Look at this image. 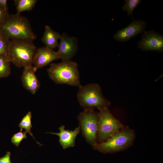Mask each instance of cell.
<instances>
[{
	"label": "cell",
	"mask_w": 163,
	"mask_h": 163,
	"mask_svg": "<svg viewBox=\"0 0 163 163\" xmlns=\"http://www.w3.org/2000/svg\"><path fill=\"white\" fill-rule=\"evenodd\" d=\"M0 33L10 40L33 41L37 37L28 19L17 13L9 14L0 24Z\"/></svg>",
	"instance_id": "6da1fadb"
},
{
	"label": "cell",
	"mask_w": 163,
	"mask_h": 163,
	"mask_svg": "<svg viewBox=\"0 0 163 163\" xmlns=\"http://www.w3.org/2000/svg\"><path fill=\"white\" fill-rule=\"evenodd\" d=\"M78 64L71 60L51 63L47 69L50 78L57 84L79 87L81 85Z\"/></svg>",
	"instance_id": "7a4b0ae2"
},
{
	"label": "cell",
	"mask_w": 163,
	"mask_h": 163,
	"mask_svg": "<svg viewBox=\"0 0 163 163\" xmlns=\"http://www.w3.org/2000/svg\"><path fill=\"white\" fill-rule=\"evenodd\" d=\"M36 47L33 41L10 40L6 53L11 63L18 68L33 66Z\"/></svg>",
	"instance_id": "3957f363"
},
{
	"label": "cell",
	"mask_w": 163,
	"mask_h": 163,
	"mask_svg": "<svg viewBox=\"0 0 163 163\" xmlns=\"http://www.w3.org/2000/svg\"><path fill=\"white\" fill-rule=\"evenodd\" d=\"M77 94L80 105L84 110L108 108L111 102L103 96L101 87L97 83L81 85Z\"/></svg>",
	"instance_id": "277c9868"
},
{
	"label": "cell",
	"mask_w": 163,
	"mask_h": 163,
	"mask_svg": "<svg viewBox=\"0 0 163 163\" xmlns=\"http://www.w3.org/2000/svg\"><path fill=\"white\" fill-rule=\"evenodd\" d=\"M135 138V134L133 130L128 126L124 127L105 142L97 143L93 148L105 154L121 151L131 146Z\"/></svg>",
	"instance_id": "5b68a950"
},
{
	"label": "cell",
	"mask_w": 163,
	"mask_h": 163,
	"mask_svg": "<svg viewBox=\"0 0 163 163\" xmlns=\"http://www.w3.org/2000/svg\"><path fill=\"white\" fill-rule=\"evenodd\" d=\"M77 117L83 136L93 148L97 143L96 139L99 123L98 112L94 109L84 110Z\"/></svg>",
	"instance_id": "8992f818"
},
{
	"label": "cell",
	"mask_w": 163,
	"mask_h": 163,
	"mask_svg": "<svg viewBox=\"0 0 163 163\" xmlns=\"http://www.w3.org/2000/svg\"><path fill=\"white\" fill-rule=\"evenodd\" d=\"M99 110V123L96 140L97 143H101L124 126L113 116L108 108Z\"/></svg>",
	"instance_id": "52a82bcc"
},
{
	"label": "cell",
	"mask_w": 163,
	"mask_h": 163,
	"mask_svg": "<svg viewBox=\"0 0 163 163\" xmlns=\"http://www.w3.org/2000/svg\"><path fill=\"white\" fill-rule=\"evenodd\" d=\"M59 40L57 51L59 59L62 61L71 60L78 50L77 39L64 33L61 35Z\"/></svg>",
	"instance_id": "ba28073f"
},
{
	"label": "cell",
	"mask_w": 163,
	"mask_h": 163,
	"mask_svg": "<svg viewBox=\"0 0 163 163\" xmlns=\"http://www.w3.org/2000/svg\"><path fill=\"white\" fill-rule=\"evenodd\" d=\"M138 47L143 51H163V36L153 30L144 31Z\"/></svg>",
	"instance_id": "9c48e42d"
},
{
	"label": "cell",
	"mask_w": 163,
	"mask_h": 163,
	"mask_svg": "<svg viewBox=\"0 0 163 163\" xmlns=\"http://www.w3.org/2000/svg\"><path fill=\"white\" fill-rule=\"evenodd\" d=\"M147 25L145 21L140 19L134 20L126 27L118 30L114 35L117 41L125 42L143 33Z\"/></svg>",
	"instance_id": "30bf717a"
},
{
	"label": "cell",
	"mask_w": 163,
	"mask_h": 163,
	"mask_svg": "<svg viewBox=\"0 0 163 163\" xmlns=\"http://www.w3.org/2000/svg\"><path fill=\"white\" fill-rule=\"evenodd\" d=\"M58 59L57 51L46 46L40 47L36 49L33 66L37 70Z\"/></svg>",
	"instance_id": "8fae6325"
},
{
	"label": "cell",
	"mask_w": 163,
	"mask_h": 163,
	"mask_svg": "<svg viewBox=\"0 0 163 163\" xmlns=\"http://www.w3.org/2000/svg\"><path fill=\"white\" fill-rule=\"evenodd\" d=\"M37 70L33 66L25 67L21 77L23 86L32 94H35L40 86L35 73Z\"/></svg>",
	"instance_id": "7c38bea8"
},
{
	"label": "cell",
	"mask_w": 163,
	"mask_h": 163,
	"mask_svg": "<svg viewBox=\"0 0 163 163\" xmlns=\"http://www.w3.org/2000/svg\"><path fill=\"white\" fill-rule=\"evenodd\" d=\"M65 128L64 126L62 125L59 128V132L47 133L56 135L59 137V143L64 149L75 146V139L81 130L79 126L74 130L66 129Z\"/></svg>",
	"instance_id": "4fadbf2b"
},
{
	"label": "cell",
	"mask_w": 163,
	"mask_h": 163,
	"mask_svg": "<svg viewBox=\"0 0 163 163\" xmlns=\"http://www.w3.org/2000/svg\"><path fill=\"white\" fill-rule=\"evenodd\" d=\"M60 35L59 33L53 30L50 26L46 25L41 40L45 46L53 49L58 47V40Z\"/></svg>",
	"instance_id": "5bb4252c"
},
{
	"label": "cell",
	"mask_w": 163,
	"mask_h": 163,
	"mask_svg": "<svg viewBox=\"0 0 163 163\" xmlns=\"http://www.w3.org/2000/svg\"><path fill=\"white\" fill-rule=\"evenodd\" d=\"M17 14H20L22 12L32 10L37 2V0H14Z\"/></svg>",
	"instance_id": "9a60e30c"
},
{
	"label": "cell",
	"mask_w": 163,
	"mask_h": 163,
	"mask_svg": "<svg viewBox=\"0 0 163 163\" xmlns=\"http://www.w3.org/2000/svg\"><path fill=\"white\" fill-rule=\"evenodd\" d=\"M10 64L6 53L0 55V79L8 77L11 74Z\"/></svg>",
	"instance_id": "2e32d148"
},
{
	"label": "cell",
	"mask_w": 163,
	"mask_h": 163,
	"mask_svg": "<svg viewBox=\"0 0 163 163\" xmlns=\"http://www.w3.org/2000/svg\"><path fill=\"white\" fill-rule=\"evenodd\" d=\"M31 112L29 111L23 118L19 124V126L20 128L21 131H22V129H24L25 130V132L30 134L36 141L31 132V128L32 126L31 124Z\"/></svg>",
	"instance_id": "e0dca14e"
},
{
	"label": "cell",
	"mask_w": 163,
	"mask_h": 163,
	"mask_svg": "<svg viewBox=\"0 0 163 163\" xmlns=\"http://www.w3.org/2000/svg\"><path fill=\"white\" fill-rule=\"evenodd\" d=\"M125 3L122 7L123 10L127 12L128 16L130 15L134 20L132 13L134 9L141 2L140 0H125Z\"/></svg>",
	"instance_id": "ac0fdd59"
},
{
	"label": "cell",
	"mask_w": 163,
	"mask_h": 163,
	"mask_svg": "<svg viewBox=\"0 0 163 163\" xmlns=\"http://www.w3.org/2000/svg\"><path fill=\"white\" fill-rule=\"evenodd\" d=\"M10 40L0 33V55L6 53Z\"/></svg>",
	"instance_id": "d6986e66"
},
{
	"label": "cell",
	"mask_w": 163,
	"mask_h": 163,
	"mask_svg": "<svg viewBox=\"0 0 163 163\" xmlns=\"http://www.w3.org/2000/svg\"><path fill=\"white\" fill-rule=\"evenodd\" d=\"M27 133L20 131L14 134L11 139V142L16 146H18L21 142L24 139L27 138Z\"/></svg>",
	"instance_id": "ffe728a7"
},
{
	"label": "cell",
	"mask_w": 163,
	"mask_h": 163,
	"mask_svg": "<svg viewBox=\"0 0 163 163\" xmlns=\"http://www.w3.org/2000/svg\"><path fill=\"white\" fill-rule=\"evenodd\" d=\"M11 153L7 152L3 157L0 158V163H12L10 160Z\"/></svg>",
	"instance_id": "44dd1931"
},
{
	"label": "cell",
	"mask_w": 163,
	"mask_h": 163,
	"mask_svg": "<svg viewBox=\"0 0 163 163\" xmlns=\"http://www.w3.org/2000/svg\"><path fill=\"white\" fill-rule=\"evenodd\" d=\"M9 14L8 12L0 8V24L2 23Z\"/></svg>",
	"instance_id": "7402d4cb"
},
{
	"label": "cell",
	"mask_w": 163,
	"mask_h": 163,
	"mask_svg": "<svg viewBox=\"0 0 163 163\" xmlns=\"http://www.w3.org/2000/svg\"><path fill=\"white\" fill-rule=\"evenodd\" d=\"M7 2V0H0V8L5 11H8Z\"/></svg>",
	"instance_id": "603a6c76"
}]
</instances>
